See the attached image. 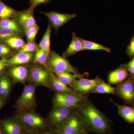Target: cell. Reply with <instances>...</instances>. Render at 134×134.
<instances>
[{
    "label": "cell",
    "mask_w": 134,
    "mask_h": 134,
    "mask_svg": "<svg viewBox=\"0 0 134 134\" xmlns=\"http://www.w3.org/2000/svg\"><path fill=\"white\" fill-rule=\"evenodd\" d=\"M52 27L51 24L49 22L48 26L44 34L43 38L38 45V48L44 50L48 55H49L51 44V35L52 32Z\"/></svg>",
    "instance_id": "cb8c5ba5"
},
{
    "label": "cell",
    "mask_w": 134,
    "mask_h": 134,
    "mask_svg": "<svg viewBox=\"0 0 134 134\" xmlns=\"http://www.w3.org/2000/svg\"><path fill=\"white\" fill-rule=\"evenodd\" d=\"M126 53L129 58H134V35L132 37L127 47Z\"/></svg>",
    "instance_id": "836d02e7"
},
{
    "label": "cell",
    "mask_w": 134,
    "mask_h": 134,
    "mask_svg": "<svg viewBox=\"0 0 134 134\" xmlns=\"http://www.w3.org/2000/svg\"><path fill=\"white\" fill-rule=\"evenodd\" d=\"M9 67L8 75L14 83L26 84L30 74V64Z\"/></svg>",
    "instance_id": "4fadbf2b"
},
{
    "label": "cell",
    "mask_w": 134,
    "mask_h": 134,
    "mask_svg": "<svg viewBox=\"0 0 134 134\" xmlns=\"http://www.w3.org/2000/svg\"><path fill=\"white\" fill-rule=\"evenodd\" d=\"M47 66L54 74L64 73L76 74H80L78 69L73 66L67 58L59 55L53 50L50 51Z\"/></svg>",
    "instance_id": "8992f818"
},
{
    "label": "cell",
    "mask_w": 134,
    "mask_h": 134,
    "mask_svg": "<svg viewBox=\"0 0 134 134\" xmlns=\"http://www.w3.org/2000/svg\"><path fill=\"white\" fill-rule=\"evenodd\" d=\"M131 77H132V79H133V80L134 81V74H133L132 75V76H131Z\"/></svg>",
    "instance_id": "ab89813d"
},
{
    "label": "cell",
    "mask_w": 134,
    "mask_h": 134,
    "mask_svg": "<svg viewBox=\"0 0 134 134\" xmlns=\"http://www.w3.org/2000/svg\"><path fill=\"white\" fill-rule=\"evenodd\" d=\"M40 134H58V133L55 128H51L47 130L44 132H43Z\"/></svg>",
    "instance_id": "8d00e7d4"
},
{
    "label": "cell",
    "mask_w": 134,
    "mask_h": 134,
    "mask_svg": "<svg viewBox=\"0 0 134 134\" xmlns=\"http://www.w3.org/2000/svg\"><path fill=\"white\" fill-rule=\"evenodd\" d=\"M84 50H85V49L80 40V38L77 37L75 33L73 32L71 42L68 48L63 53L62 56L67 58Z\"/></svg>",
    "instance_id": "e0dca14e"
},
{
    "label": "cell",
    "mask_w": 134,
    "mask_h": 134,
    "mask_svg": "<svg viewBox=\"0 0 134 134\" xmlns=\"http://www.w3.org/2000/svg\"><path fill=\"white\" fill-rule=\"evenodd\" d=\"M37 86L28 83L24 85L21 94L15 105L17 111L35 110L37 107L36 92Z\"/></svg>",
    "instance_id": "52a82bcc"
},
{
    "label": "cell",
    "mask_w": 134,
    "mask_h": 134,
    "mask_svg": "<svg viewBox=\"0 0 134 134\" xmlns=\"http://www.w3.org/2000/svg\"><path fill=\"white\" fill-rule=\"evenodd\" d=\"M52 74L53 72L46 66L31 63L28 82L37 87L43 86L52 91L51 80Z\"/></svg>",
    "instance_id": "3957f363"
},
{
    "label": "cell",
    "mask_w": 134,
    "mask_h": 134,
    "mask_svg": "<svg viewBox=\"0 0 134 134\" xmlns=\"http://www.w3.org/2000/svg\"><path fill=\"white\" fill-rule=\"evenodd\" d=\"M15 115L21 121L28 132L40 134L53 128L47 118L43 117L35 110L17 111Z\"/></svg>",
    "instance_id": "7a4b0ae2"
},
{
    "label": "cell",
    "mask_w": 134,
    "mask_h": 134,
    "mask_svg": "<svg viewBox=\"0 0 134 134\" xmlns=\"http://www.w3.org/2000/svg\"><path fill=\"white\" fill-rule=\"evenodd\" d=\"M88 95H83L75 92L55 93L52 98L53 107H64L76 109L88 98Z\"/></svg>",
    "instance_id": "5b68a950"
},
{
    "label": "cell",
    "mask_w": 134,
    "mask_h": 134,
    "mask_svg": "<svg viewBox=\"0 0 134 134\" xmlns=\"http://www.w3.org/2000/svg\"><path fill=\"white\" fill-rule=\"evenodd\" d=\"M35 53H17L7 59V67L29 65L32 63Z\"/></svg>",
    "instance_id": "9a60e30c"
},
{
    "label": "cell",
    "mask_w": 134,
    "mask_h": 134,
    "mask_svg": "<svg viewBox=\"0 0 134 134\" xmlns=\"http://www.w3.org/2000/svg\"><path fill=\"white\" fill-rule=\"evenodd\" d=\"M4 43L12 49L18 50L21 49L25 43L21 36L11 37L5 40Z\"/></svg>",
    "instance_id": "4316f807"
},
{
    "label": "cell",
    "mask_w": 134,
    "mask_h": 134,
    "mask_svg": "<svg viewBox=\"0 0 134 134\" xmlns=\"http://www.w3.org/2000/svg\"><path fill=\"white\" fill-rule=\"evenodd\" d=\"M0 130L2 134H26L28 132L21 121L15 115L1 120Z\"/></svg>",
    "instance_id": "9c48e42d"
},
{
    "label": "cell",
    "mask_w": 134,
    "mask_h": 134,
    "mask_svg": "<svg viewBox=\"0 0 134 134\" xmlns=\"http://www.w3.org/2000/svg\"><path fill=\"white\" fill-rule=\"evenodd\" d=\"M26 134H36L33 133H31V132H27V133H26Z\"/></svg>",
    "instance_id": "60d3db41"
},
{
    "label": "cell",
    "mask_w": 134,
    "mask_h": 134,
    "mask_svg": "<svg viewBox=\"0 0 134 134\" xmlns=\"http://www.w3.org/2000/svg\"><path fill=\"white\" fill-rule=\"evenodd\" d=\"M133 108H134V105H133Z\"/></svg>",
    "instance_id": "7bdbcfd3"
},
{
    "label": "cell",
    "mask_w": 134,
    "mask_h": 134,
    "mask_svg": "<svg viewBox=\"0 0 134 134\" xmlns=\"http://www.w3.org/2000/svg\"><path fill=\"white\" fill-rule=\"evenodd\" d=\"M129 77V72L124 66L120 67L108 73L107 76L108 83L111 85L119 84L125 81Z\"/></svg>",
    "instance_id": "2e32d148"
},
{
    "label": "cell",
    "mask_w": 134,
    "mask_h": 134,
    "mask_svg": "<svg viewBox=\"0 0 134 134\" xmlns=\"http://www.w3.org/2000/svg\"><path fill=\"white\" fill-rule=\"evenodd\" d=\"M8 59L1 58L0 59V75L1 74L7 67L6 63Z\"/></svg>",
    "instance_id": "d590c367"
},
{
    "label": "cell",
    "mask_w": 134,
    "mask_h": 134,
    "mask_svg": "<svg viewBox=\"0 0 134 134\" xmlns=\"http://www.w3.org/2000/svg\"><path fill=\"white\" fill-rule=\"evenodd\" d=\"M75 110L64 107H53L47 118L51 127L56 129L72 115Z\"/></svg>",
    "instance_id": "ba28073f"
},
{
    "label": "cell",
    "mask_w": 134,
    "mask_h": 134,
    "mask_svg": "<svg viewBox=\"0 0 134 134\" xmlns=\"http://www.w3.org/2000/svg\"><path fill=\"white\" fill-rule=\"evenodd\" d=\"M127 72L133 75L134 74V58H132V59L127 63L124 65Z\"/></svg>",
    "instance_id": "e575fe53"
},
{
    "label": "cell",
    "mask_w": 134,
    "mask_h": 134,
    "mask_svg": "<svg viewBox=\"0 0 134 134\" xmlns=\"http://www.w3.org/2000/svg\"><path fill=\"white\" fill-rule=\"evenodd\" d=\"M117 106L118 114L126 121L130 124L134 123V108L133 107L126 105H120L115 103L114 101L110 99Z\"/></svg>",
    "instance_id": "d6986e66"
},
{
    "label": "cell",
    "mask_w": 134,
    "mask_h": 134,
    "mask_svg": "<svg viewBox=\"0 0 134 134\" xmlns=\"http://www.w3.org/2000/svg\"><path fill=\"white\" fill-rule=\"evenodd\" d=\"M19 12L0 0V20L16 18Z\"/></svg>",
    "instance_id": "603a6c76"
},
{
    "label": "cell",
    "mask_w": 134,
    "mask_h": 134,
    "mask_svg": "<svg viewBox=\"0 0 134 134\" xmlns=\"http://www.w3.org/2000/svg\"><path fill=\"white\" fill-rule=\"evenodd\" d=\"M76 110L83 118L90 132L96 134H111L113 122L94 105L88 98Z\"/></svg>",
    "instance_id": "6da1fadb"
},
{
    "label": "cell",
    "mask_w": 134,
    "mask_h": 134,
    "mask_svg": "<svg viewBox=\"0 0 134 134\" xmlns=\"http://www.w3.org/2000/svg\"><path fill=\"white\" fill-rule=\"evenodd\" d=\"M21 34L8 29H0V43L4 42L8 39L15 36H21Z\"/></svg>",
    "instance_id": "f546056e"
},
{
    "label": "cell",
    "mask_w": 134,
    "mask_h": 134,
    "mask_svg": "<svg viewBox=\"0 0 134 134\" xmlns=\"http://www.w3.org/2000/svg\"><path fill=\"white\" fill-rule=\"evenodd\" d=\"M115 88V96L126 104L134 105V81L131 76L125 81L117 84Z\"/></svg>",
    "instance_id": "30bf717a"
},
{
    "label": "cell",
    "mask_w": 134,
    "mask_h": 134,
    "mask_svg": "<svg viewBox=\"0 0 134 134\" xmlns=\"http://www.w3.org/2000/svg\"><path fill=\"white\" fill-rule=\"evenodd\" d=\"M38 48V45L35 41H27L17 53H35Z\"/></svg>",
    "instance_id": "f1b7e54d"
},
{
    "label": "cell",
    "mask_w": 134,
    "mask_h": 134,
    "mask_svg": "<svg viewBox=\"0 0 134 134\" xmlns=\"http://www.w3.org/2000/svg\"><path fill=\"white\" fill-rule=\"evenodd\" d=\"M53 0H29L30 7L35 10L38 5L49 3Z\"/></svg>",
    "instance_id": "d6a6232c"
},
{
    "label": "cell",
    "mask_w": 134,
    "mask_h": 134,
    "mask_svg": "<svg viewBox=\"0 0 134 134\" xmlns=\"http://www.w3.org/2000/svg\"><path fill=\"white\" fill-rule=\"evenodd\" d=\"M39 30V27L37 24L24 31V33L26 36L27 41H35Z\"/></svg>",
    "instance_id": "4dcf8cb0"
},
{
    "label": "cell",
    "mask_w": 134,
    "mask_h": 134,
    "mask_svg": "<svg viewBox=\"0 0 134 134\" xmlns=\"http://www.w3.org/2000/svg\"><path fill=\"white\" fill-rule=\"evenodd\" d=\"M0 134H2L1 133V130H0Z\"/></svg>",
    "instance_id": "b9f144b4"
},
{
    "label": "cell",
    "mask_w": 134,
    "mask_h": 134,
    "mask_svg": "<svg viewBox=\"0 0 134 134\" xmlns=\"http://www.w3.org/2000/svg\"><path fill=\"white\" fill-rule=\"evenodd\" d=\"M89 133L88 132H84V133H79L78 134H89Z\"/></svg>",
    "instance_id": "f35d334b"
},
{
    "label": "cell",
    "mask_w": 134,
    "mask_h": 134,
    "mask_svg": "<svg viewBox=\"0 0 134 134\" xmlns=\"http://www.w3.org/2000/svg\"><path fill=\"white\" fill-rule=\"evenodd\" d=\"M51 86L52 91H54L55 93H62L75 91L72 88L60 81L55 74L53 72L51 80Z\"/></svg>",
    "instance_id": "44dd1931"
},
{
    "label": "cell",
    "mask_w": 134,
    "mask_h": 134,
    "mask_svg": "<svg viewBox=\"0 0 134 134\" xmlns=\"http://www.w3.org/2000/svg\"><path fill=\"white\" fill-rule=\"evenodd\" d=\"M6 100L5 99L2 98L0 97V110L3 107L5 104Z\"/></svg>",
    "instance_id": "74e56055"
},
{
    "label": "cell",
    "mask_w": 134,
    "mask_h": 134,
    "mask_svg": "<svg viewBox=\"0 0 134 134\" xmlns=\"http://www.w3.org/2000/svg\"><path fill=\"white\" fill-rule=\"evenodd\" d=\"M55 129L58 134H78L90 132L86 121L76 109L65 122Z\"/></svg>",
    "instance_id": "277c9868"
},
{
    "label": "cell",
    "mask_w": 134,
    "mask_h": 134,
    "mask_svg": "<svg viewBox=\"0 0 134 134\" xmlns=\"http://www.w3.org/2000/svg\"><path fill=\"white\" fill-rule=\"evenodd\" d=\"M13 53L12 48L5 43H0V57L7 59L8 57L12 55Z\"/></svg>",
    "instance_id": "1f68e13d"
},
{
    "label": "cell",
    "mask_w": 134,
    "mask_h": 134,
    "mask_svg": "<svg viewBox=\"0 0 134 134\" xmlns=\"http://www.w3.org/2000/svg\"><path fill=\"white\" fill-rule=\"evenodd\" d=\"M115 87H113L109 83L105 82L104 80L100 78V81L92 92L91 93L115 95Z\"/></svg>",
    "instance_id": "7402d4cb"
},
{
    "label": "cell",
    "mask_w": 134,
    "mask_h": 134,
    "mask_svg": "<svg viewBox=\"0 0 134 134\" xmlns=\"http://www.w3.org/2000/svg\"><path fill=\"white\" fill-rule=\"evenodd\" d=\"M55 74L60 81L70 87L72 83L77 79L82 77H87L89 76L88 73L86 72L82 74H77L67 73Z\"/></svg>",
    "instance_id": "ffe728a7"
},
{
    "label": "cell",
    "mask_w": 134,
    "mask_h": 134,
    "mask_svg": "<svg viewBox=\"0 0 134 134\" xmlns=\"http://www.w3.org/2000/svg\"><path fill=\"white\" fill-rule=\"evenodd\" d=\"M100 79L98 76L93 79L82 77L75 81L70 87L77 93L88 95L89 93H91Z\"/></svg>",
    "instance_id": "8fae6325"
},
{
    "label": "cell",
    "mask_w": 134,
    "mask_h": 134,
    "mask_svg": "<svg viewBox=\"0 0 134 134\" xmlns=\"http://www.w3.org/2000/svg\"><path fill=\"white\" fill-rule=\"evenodd\" d=\"M0 29L12 30L21 35L24 33L15 18L0 20Z\"/></svg>",
    "instance_id": "d4e9b609"
},
{
    "label": "cell",
    "mask_w": 134,
    "mask_h": 134,
    "mask_svg": "<svg viewBox=\"0 0 134 134\" xmlns=\"http://www.w3.org/2000/svg\"><path fill=\"white\" fill-rule=\"evenodd\" d=\"M80 40L81 41L85 50H90V51H96V50H101L104 51L106 52H111V49L105 46H103L101 44L96 43L89 40H85L80 38Z\"/></svg>",
    "instance_id": "484cf974"
},
{
    "label": "cell",
    "mask_w": 134,
    "mask_h": 134,
    "mask_svg": "<svg viewBox=\"0 0 134 134\" xmlns=\"http://www.w3.org/2000/svg\"><path fill=\"white\" fill-rule=\"evenodd\" d=\"M40 12L47 17L52 27L54 28L56 31L60 27L65 25L77 16L76 14H64L55 11L47 12L41 11Z\"/></svg>",
    "instance_id": "7c38bea8"
},
{
    "label": "cell",
    "mask_w": 134,
    "mask_h": 134,
    "mask_svg": "<svg viewBox=\"0 0 134 134\" xmlns=\"http://www.w3.org/2000/svg\"><path fill=\"white\" fill-rule=\"evenodd\" d=\"M34 10L31 7L19 12L15 19L23 32L30 27L37 24L34 14Z\"/></svg>",
    "instance_id": "5bb4252c"
},
{
    "label": "cell",
    "mask_w": 134,
    "mask_h": 134,
    "mask_svg": "<svg viewBox=\"0 0 134 134\" xmlns=\"http://www.w3.org/2000/svg\"><path fill=\"white\" fill-rule=\"evenodd\" d=\"M14 82L8 75H0V97L7 100L10 96Z\"/></svg>",
    "instance_id": "ac0fdd59"
},
{
    "label": "cell",
    "mask_w": 134,
    "mask_h": 134,
    "mask_svg": "<svg viewBox=\"0 0 134 134\" xmlns=\"http://www.w3.org/2000/svg\"><path fill=\"white\" fill-rule=\"evenodd\" d=\"M48 56L49 55L44 50L38 48V49L35 52L32 63L40 64L47 67V63Z\"/></svg>",
    "instance_id": "83f0119b"
}]
</instances>
